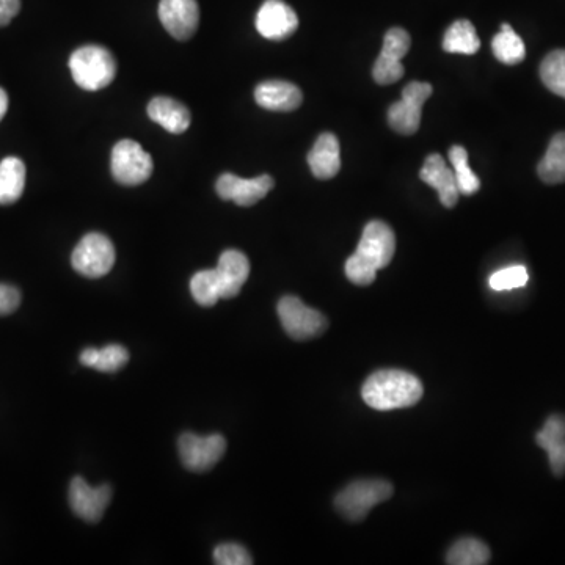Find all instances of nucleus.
<instances>
[{
	"instance_id": "nucleus-13",
	"label": "nucleus",
	"mask_w": 565,
	"mask_h": 565,
	"mask_svg": "<svg viewBox=\"0 0 565 565\" xmlns=\"http://www.w3.org/2000/svg\"><path fill=\"white\" fill-rule=\"evenodd\" d=\"M159 19L173 38L187 41L200 26V7L197 0H161Z\"/></svg>"
},
{
	"instance_id": "nucleus-3",
	"label": "nucleus",
	"mask_w": 565,
	"mask_h": 565,
	"mask_svg": "<svg viewBox=\"0 0 565 565\" xmlns=\"http://www.w3.org/2000/svg\"><path fill=\"white\" fill-rule=\"evenodd\" d=\"M70 71L82 90L98 92L112 84L117 74V62L103 46L88 44L71 54Z\"/></svg>"
},
{
	"instance_id": "nucleus-24",
	"label": "nucleus",
	"mask_w": 565,
	"mask_h": 565,
	"mask_svg": "<svg viewBox=\"0 0 565 565\" xmlns=\"http://www.w3.org/2000/svg\"><path fill=\"white\" fill-rule=\"evenodd\" d=\"M481 48V40L473 24L467 19H459L446 30L443 49L449 54L473 55Z\"/></svg>"
},
{
	"instance_id": "nucleus-32",
	"label": "nucleus",
	"mask_w": 565,
	"mask_h": 565,
	"mask_svg": "<svg viewBox=\"0 0 565 565\" xmlns=\"http://www.w3.org/2000/svg\"><path fill=\"white\" fill-rule=\"evenodd\" d=\"M21 305V292L18 288L0 283V316L15 313Z\"/></svg>"
},
{
	"instance_id": "nucleus-20",
	"label": "nucleus",
	"mask_w": 565,
	"mask_h": 565,
	"mask_svg": "<svg viewBox=\"0 0 565 565\" xmlns=\"http://www.w3.org/2000/svg\"><path fill=\"white\" fill-rule=\"evenodd\" d=\"M536 442L547 451L555 476L565 474V416H550L544 429L537 434Z\"/></svg>"
},
{
	"instance_id": "nucleus-22",
	"label": "nucleus",
	"mask_w": 565,
	"mask_h": 565,
	"mask_svg": "<svg viewBox=\"0 0 565 565\" xmlns=\"http://www.w3.org/2000/svg\"><path fill=\"white\" fill-rule=\"evenodd\" d=\"M79 360L82 365L96 369V371L117 372L128 363L129 352L120 344H109L104 349L87 347L82 350Z\"/></svg>"
},
{
	"instance_id": "nucleus-17",
	"label": "nucleus",
	"mask_w": 565,
	"mask_h": 565,
	"mask_svg": "<svg viewBox=\"0 0 565 565\" xmlns=\"http://www.w3.org/2000/svg\"><path fill=\"white\" fill-rule=\"evenodd\" d=\"M255 99L259 107L272 112H292L299 109L303 101L302 90L286 81L261 82L255 88Z\"/></svg>"
},
{
	"instance_id": "nucleus-29",
	"label": "nucleus",
	"mask_w": 565,
	"mask_h": 565,
	"mask_svg": "<svg viewBox=\"0 0 565 565\" xmlns=\"http://www.w3.org/2000/svg\"><path fill=\"white\" fill-rule=\"evenodd\" d=\"M540 79L551 93L565 99V49L550 52L540 65Z\"/></svg>"
},
{
	"instance_id": "nucleus-8",
	"label": "nucleus",
	"mask_w": 565,
	"mask_h": 565,
	"mask_svg": "<svg viewBox=\"0 0 565 565\" xmlns=\"http://www.w3.org/2000/svg\"><path fill=\"white\" fill-rule=\"evenodd\" d=\"M178 451L181 462L187 470L195 473L211 470L226 451V440L223 435H201L186 432L178 440Z\"/></svg>"
},
{
	"instance_id": "nucleus-16",
	"label": "nucleus",
	"mask_w": 565,
	"mask_h": 565,
	"mask_svg": "<svg viewBox=\"0 0 565 565\" xmlns=\"http://www.w3.org/2000/svg\"><path fill=\"white\" fill-rule=\"evenodd\" d=\"M222 299H233L250 275V263L247 256L239 250H226L220 255L216 267Z\"/></svg>"
},
{
	"instance_id": "nucleus-27",
	"label": "nucleus",
	"mask_w": 565,
	"mask_h": 565,
	"mask_svg": "<svg viewBox=\"0 0 565 565\" xmlns=\"http://www.w3.org/2000/svg\"><path fill=\"white\" fill-rule=\"evenodd\" d=\"M190 292H192L195 302L201 307H214L222 299L216 269L197 272L190 280Z\"/></svg>"
},
{
	"instance_id": "nucleus-9",
	"label": "nucleus",
	"mask_w": 565,
	"mask_h": 565,
	"mask_svg": "<svg viewBox=\"0 0 565 565\" xmlns=\"http://www.w3.org/2000/svg\"><path fill=\"white\" fill-rule=\"evenodd\" d=\"M434 88L426 82H410L402 92L401 101L388 110V123L394 131L402 135L415 134L420 129L421 113Z\"/></svg>"
},
{
	"instance_id": "nucleus-12",
	"label": "nucleus",
	"mask_w": 565,
	"mask_h": 565,
	"mask_svg": "<svg viewBox=\"0 0 565 565\" xmlns=\"http://www.w3.org/2000/svg\"><path fill=\"white\" fill-rule=\"evenodd\" d=\"M110 500H112V489L107 484L92 487L79 476L71 481V509L77 517L82 518L85 522H99L106 512Z\"/></svg>"
},
{
	"instance_id": "nucleus-28",
	"label": "nucleus",
	"mask_w": 565,
	"mask_h": 565,
	"mask_svg": "<svg viewBox=\"0 0 565 565\" xmlns=\"http://www.w3.org/2000/svg\"><path fill=\"white\" fill-rule=\"evenodd\" d=\"M449 161L454 167V176H456L457 189L460 195H473L478 192L481 187V181L478 176L474 175L473 170L468 164V153L463 146L454 145L449 150Z\"/></svg>"
},
{
	"instance_id": "nucleus-34",
	"label": "nucleus",
	"mask_w": 565,
	"mask_h": 565,
	"mask_svg": "<svg viewBox=\"0 0 565 565\" xmlns=\"http://www.w3.org/2000/svg\"><path fill=\"white\" fill-rule=\"evenodd\" d=\"M8 110V96L4 88H0V121L4 120Z\"/></svg>"
},
{
	"instance_id": "nucleus-14",
	"label": "nucleus",
	"mask_w": 565,
	"mask_h": 565,
	"mask_svg": "<svg viewBox=\"0 0 565 565\" xmlns=\"http://www.w3.org/2000/svg\"><path fill=\"white\" fill-rule=\"evenodd\" d=\"M256 30L267 40L281 41L291 37L299 27V18L283 0H266L256 15Z\"/></svg>"
},
{
	"instance_id": "nucleus-6",
	"label": "nucleus",
	"mask_w": 565,
	"mask_h": 565,
	"mask_svg": "<svg viewBox=\"0 0 565 565\" xmlns=\"http://www.w3.org/2000/svg\"><path fill=\"white\" fill-rule=\"evenodd\" d=\"M277 311L283 329L296 341L316 338L329 327V321L324 314L305 305L299 297H283L278 302Z\"/></svg>"
},
{
	"instance_id": "nucleus-10",
	"label": "nucleus",
	"mask_w": 565,
	"mask_h": 565,
	"mask_svg": "<svg viewBox=\"0 0 565 565\" xmlns=\"http://www.w3.org/2000/svg\"><path fill=\"white\" fill-rule=\"evenodd\" d=\"M410 44L409 32L401 27H393L385 33L382 51L372 70V77L377 84L390 85L402 79L405 73L402 59L410 51Z\"/></svg>"
},
{
	"instance_id": "nucleus-30",
	"label": "nucleus",
	"mask_w": 565,
	"mask_h": 565,
	"mask_svg": "<svg viewBox=\"0 0 565 565\" xmlns=\"http://www.w3.org/2000/svg\"><path fill=\"white\" fill-rule=\"evenodd\" d=\"M528 280V270L525 266H511L496 270L489 278V285L493 291H511V289L523 288Z\"/></svg>"
},
{
	"instance_id": "nucleus-33",
	"label": "nucleus",
	"mask_w": 565,
	"mask_h": 565,
	"mask_svg": "<svg viewBox=\"0 0 565 565\" xmlns=\"http://www.w3.org/2000/svg\"><path fill=\"white\" fill-rule=\"evenodd\" d=\"M21 10V0H0V27L10 24Z\"/></svg>"
},
{
	"instance_id": "nucleus-19",
	"label": "nucleus",
	"mask_w": 565,
	"mask_h": 565,
	"mask_svg": "<svg viewBox=\"0 0 565 565\" xmlns=\"http://www.w3.org/2000/svg\"><path fill=\"white\" fill-rule=\"evenodd\" d=\"M148 117L170 134H183L190 126V112L184 104L168 96H157L148 104Z\"/></svg>"
},
{
	"instance_id": "nucleus-23",
	"label": "nucleus",
	"mask_w": 565,
	"mask_h": 565,
	"mask_svg": "<svg viewBox=\"0 0 565 565\" xmlns=\"http://www.w3.org/2000/svg\"><path fill=\"white\" fill-rule=\"evenodd\" d=\"M537 173L544 183H565V132H559L551 139L544 159L539 162Z\"/></svg>"
},
{
	"instance_id": "nucleus-5",
	"label": "nucleus",
	"mask_w": 565,
	"mask_h": 565,
	"mask_svg": "<svg viewBox=\"0 0 565 565\" xmlns=\"http://www.w3.org/2000/svg\"><path fill=\"white\" fill-rule=\"evenodd\" d=\"M110 170L117 183L139 186L153 175V157L134 140H120L113 146Z\"/></svg>"
},
{
	"instance_id": "nucleus-31",
	"label": "nucleus",
	"mask_w": 565,
	"mask_h": 565,
	"mask_svg": "<svg viewBox=\"0 0 565 565\" xmlns=\"http://www.w3.org/2000/svg\"><path fill=\"white\" fill-rule=\"evenodd\" d=\"M214 562L219 565H250L252 555L239 544H220L214 550Z\"/></svg>"
},
{
	"instance_id": "nucleus-26",
	"label": "nucleus",
	"mask_w": 565,
	"mask_h": 565,
	"mask_svg": "<svg viewBox=\"0 0 565 565\" xmlns=\"http://www.w3.org/2000/svg\"><path fill=\"white\" fill-rule=\"evenodd\" d=\"M446 562L452 565H484L490 562V550L478 539L459 540L448 551Z\"/></svg>"
},
{
	"instance_id": "nucleus-1",
	"label": "nucleus",
	"mask_w": 565,
	"mask_h": 565,
	"mask_svg": "<svg viewBox=\"0 0 565 565\" xmlns=\"http://www.w3.org/2000/svg\"><path fill=\"white\" fill-rule=\"evenodd\" d=\"M396 252V236L385 222L372 220L361 234L354 255L346 261V277L354 285L369 286L377 270L387 267Z\"/></svg>"
},
{
	"instance_id": "nucleus-4",
	"label": "nucleus",
	"mask_w": 565,
	"mask_h": 565,
	"mask_svg": "<svg viewBox=\"0 0 565 565\" xmlns=\"http://www.w3.org/2000/svg\"><path fill=\"white\" fill-rule=\"evenodd\" d=\"M393 496V485L383 479H360L347 485L336 496L335 507L350 522H360L372 507Z\"/></svg>"
},
{
	"instance_id": "nucleus-21",
	"label": "nucleus",
	"mask_w": 565,
	"mask_h": 565,
	"mask_svg": "<svg viewBox=\"0 0 565 565\" xmlns=\"http://www.w3.org/2000/svg\"><path fill=\"white\" fill-rule=\"evenodd\" d=\"M26 165L19 157H5L0 162V205H13L24 194Z\"/></svg>"
},
{
	"instance_id": "nucleus-25",
	"label": "nucleus",
	"mask_w": 565,
	"mask_h": 565,
	"mask_svg": "<svg viewBox=\"0 0 565 565\" xmlns=\"http://www.w3.org/2000/svg\"><path fill=\"white\" fill-rule=\"evenodd\" d=\"M493 54L504 65H518L526 57L525 43L509 24L501 26V32L492 41Z\"/></svg>"
},
{
	"instance_id": "nucleus-15",
	"label": "nucleus",
	"mask_w": 565,
	"mask_h": 565,
	"mask_svg": "<svg viewBox=\"0 0 565 565\" xmlns=\"http://www.w3.org/2000/svg\"><path fill=\"white\" fill-rule=\"evenodd\" d=\"M420 178L427 186L437 190L438 198L445 208H454L457 205L460 192L457 189L456 176L440 154L427 157L421 168Z\"/></svg>"
},
{
	"instance_id": "nucleus-2",
	"label": "nucleus",
	"mask_w": 565,
	"mask_h": 565,
	"mask_svg": "<svg viewBox=\"0 0 565 565\" xmlns=\"http://www.w3.org/2000/svg\"><path fill=\"white\" fill-rule=\"evenodd\" d=\"M423 383L410 372L382 369L368 377L361 388V398L371 409H405L418 404L423 398Z\"/></svg>"
},
{
	"instance_id": "nucleus-11",
	"label": "nucleus",
	"mask_w": 565,
	"mask_h": 565,
	"mask_svg": "<svg viewBox=\"0 0 565 565\" xmlns=\"http://www.w3.org/2000/svg\"><path fill=\"white\" fill-rule=\"evenodd\" d=\"M274 186V179L269 175L245 179L233 173H223L217 179L216 190L222 200L234 201L237 206L247 208L266 198Z\"/></svg>"
},
{
	"instance_id": "nucleus-18",
	"label": "nucleus",
	"mask_w": 565,
	"mask_h": 565,
	"mask_svg": "<svg viewBox=\"0 0 565 565\" xmlns=\"http://www.w3.org/2000/svg\"><path fill=\"white\" fill-rule=\"evenodd\" d=\"M311 173L318 179H332L341 170V148L332 132H324L314 142L307 157Z\"/></svg>"
},
{
	"instance_id": "nucleus-7",
	"label": "nucleus",
	"mask_w": 565,
	"mask_h": 565,
	"mask_svg": "<svg viewBox=\"0 0 565 565\" xmlns=\"http://www.w3.org/2000/svg\"><path fill=\"white\" fill-rule=\"evenodd\" d=\"M71 264L82 277H104L115 264V247L104 234L88 233L74 248Z\"/></svg>"
}]
</instances>
